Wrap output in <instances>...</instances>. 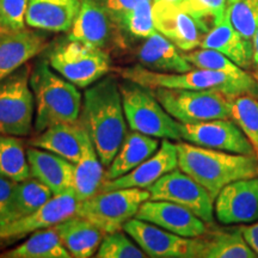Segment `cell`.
Returning a JSON list of instances; mask_svg holds the SVG:
<instances>
[{"instance_id":"cell-1","label":"cell","mask_w":258,"mask_h":258,"mask_svg":"<svg viewBox=\"0 0 258 258\" xmlns=\"http://www.w3.org/2000/svg\"><path fill=\"white\" fill-rule=\"evenodd\" d=\"M80 118L88 129L102 164L108 167L127 134L120 84L114 77H103L86 88Z\"/></svg>"},{"instance_id":"cell-2","label":"cell","mask_w":258,"mask_h":258,"mask_svg":"<svg viewBox=\"0 0 258 258\" xmlns=\"http://www.w3.org/2000/svg\"><path fill=\"white\" fill-rule=\"evenodd\" d=\"M178 167L217 199L221 189L238 179L258 176V158L235 154L190 143L176 144Z\"/></svg>"},{"instance_id":"cell-3","label":"cell","mask_w":258,"mask_h":258,"mask_svg":"<svg viewBox=\"0 0 258 258\" xmlns=\"http://www.w3.org/2000/svg\"><path fill=\"white\" fill-rule=\"evenodd\" d=\"M35 96L34 128L41 133L61 122H76L83 109V95L74 84L53 72L48 61L41 60L30 74Z\"/></svg>"},{"instance_id":"cell-4","label":"cell","mask_w":258,"mask_h":258,"mask_svg":"<svg viewBox=\"0 0 258 258\" xmlns=\"http://www.w3.org/2000/svg\"><path fill=\"white\" fill-rule=\"evenodd\" d=\"M118 74L125 80H131L148 89L215 90L225 93L232 99L243 95L258 96V80L253 77L249 79H238L212 70L198 69L184 73H161L138 64L120 69Z\"/></svg>"},{"instance_id":"cell-5","label":"cell","mask_w":258,"mask_h":258,"mask_svg":"<svg viewBox=\"0 0 258 258\" xmlns=\"http://www.w3.org/2000/svg\"><path fill=\"white\" fill-rule=\"evenodd\" d=\"M120 90L125 121L132 131L158 139H182V123L164 109L150 89L124 79Z\"/></svg>"},{"instance_id":"cell-6","label":"cell","mask_w":258,"mask_h":258,"mask_svg":"<svg viewBox=\"0 0 258 258\" xmlns=\"http://www.w3.org/2000/svg\"><path fill=\"white\" fill-rule=\"evenodd\" d=\"M164 109L183 124L231 118L232 98L215 90L150 89Z\"/></svg>"},{"instance_id":"cell-7","label":"cell","mask_w":258,"mask_h":258,"mask_svg":"<svg viewBox=\"0 0 258 258\" xmlns=\"http://www.w3.org/2000/svg\"><path fill=\"white\" fill-rule=\"evenodd\" d=\"M54 71L77 88L86 89L109 73L110 57L102 48L70 40L61 42L48 55Z\"/></svg>"},{"instance_id":"cell-8","label":"cell","mask_w":258,"mask_h":258,"mask_svg":"<svg viewBox=\"0 0 258 258\" xmlns=\"http://www.w3.org/2000/svg\"><path fill=\"white\" fill-rule=\"evenodd\" d=\"M150 198V191L140 188L98 191L79 202L76 214L98 226L105 234L112 233L123 230L125 222L135 218L140 206Z\"/></svg>"},{"instance_id":"cell-9","label":"cell","mask_w":258,"mask_h":258,"mask_svg":"<svg viewBox=\"0 0 258 258\" xmlns=\"http://www.w3.org/2000/svg\"><path fill=\"white\" fill-rule=\"evenodd\" d=\"M35 111L30 69L24 64L0 80V134L27 137L34 128Z\"/></svg>"},{"instance_id":"cell-10","label":"cell","mask_w":258,"mask_h":258,"mask_svg":"<svg viewBox=\"0 0 258 258\" xmlns=\"http://www.w3.org/2000/svg\"><path fill=\"white\" fill-rule=\"evenodd\" d=\"M148 257L153 258H200L203 239L185 238L172 233L151 222L133 218L123 226Z\"/></svg>"},{"instance_id":"cell-11","label":"cell","mask_w":258,"mask_h":258,"mask_svg":"<svg viewBox=\"0 0 258 258\" xmlns=\"http://www.w3.org/2000/svg\"><path fill=\"white\" fill-rule=\"evenodd\" d=\"M150 200H164L188 208L207 224L214 221V201L205 186L182 170L175 169L148 188Z\"/></svg>"},{"instance_id":"cell-12","label":"cell","mask_w":258,"mask_h":258,"mask_svg":"<svg viewBox=\"0 0 258 258\" xmlns=\"http://www.w3.org/2000/svg\"><path fill=\"white\" fill-rule=\"evenodd\" d=\"M182 139L186 143L245 156H256L252 145L234 121L219 118L200 123L183 124Z\"/></svg>"},{"instance_id":"cell-13","label":"cell","mask_w":258,"mask_h":258,"mask_svg":"<svg viewBox=\"0 0 258 258\" xmlns=\"http://www.w3.org/2000/svg\"><path fill=\"white\" fill-rule=\"evenodd\" d=\"M221 224H251L258 220V176L238 179L219 192L214 205Z\"/></svg>"},{"instance_id":"cell-14","label":"cell","mask_w":258,"mask_h":258,"mask_svg":"<svg viewBox=\"0 0 258 258\" xmlns=\"http://www.w3.org/2000/svg\"><path fill=\"white\" fill-rule=\"evenodd\" d=\"M135 218L159 226L185 238H199L207 233V222L190 209L164 200H147L140 206Z\"/></svg>"},{"instance_id":"cell-15","label":"cell","mask_w":258,"mask_h":258,"mask_svg":"<svg viewBox=\"0 0 258 258\" xmlns=\"http://www.w3.org/2000/svg\"><path fill=\"white\" fill-rule=\"evenodd\" d=\"M156 30L183 51H191L201 46L206 32L196 19L179 5L153 3Z\"/></svg>"},{"instance_id":"cell-16","label":"cell","mask_w":258,"mask_h":258,"mask_svg":"<svg viewBox=\"0 0 258 258\" xmlns=\"http://www.w3.org/2000/svg\"><path fill=\"white\" fill-rule=\"evenodd\" d=\"M177 167H178V152H177L176 144L171 143L169 139H164L156 153L147 158L131 172L118 178L104 180L99 188V191L124 188L148 189L160 177Z\"/></svg>"},{"instance_id":"cell-17","label":"cell","mask_w":258,"mask_h":258,"mask_svg":"<svg viewBox=\"0 0 258 258\" xmlns=\"http://www.w3.org/2000/svg\"><path fill=\"white\" fill-rule=\"evenodd\" d=\"M78 205L79 201L73 189L55 194L32 214L9 222L5 231L6 241L17 240L35 231L53 227L76 214Z\"/></svg>"},{"instance_id":"cell-18","label":"cell","mask_w":258,"mask_h":258,"mask_svg":"<svg viewBox=\"0 0 258 258\" xmlns=\"http://www.w3.org/2000/svg\"><path fill=\"white\" fill-rule=\"evenodd\" d=\"M46 37L30 29L10 30L0 36V80L24 66L46 48Z\"/></svg>"},{"instance_id":"cell-19","label":"cell","mask_w":258,"mask_h":258,"mask_svg":"<svg viewBox=\"0 0 258 258\" xmlns=\"http://www.w3.org/2000/svg\"><path fill=\"white\" fill-rule=\"evenodd\" d=\"M82 0H30L25 15L29 28L50 32L70 31Z\"/></svg>"},{"instance_id":"cell-20","label":"cell","mask_w":258,"mask_h":258,"mask_svg":"<svg viewBox=\"0 0 258 258\" xmlns=\"http://www.w3.org/2000/svg\"><path fill=\"white\" fill-rule=\"evenodd\" d=\"M114 28L117 27L105 10L92 0H82L79 14L69 31V38L103 49L112 40Z\"/></svg>"},{"instance_id":"cell-21","label":"cell","mask_w":258,"mask_h":258,"mask_svg":"<svg viewBox=\"0 0 258 258\" xmlns=\"http://www.w3.org/2000/svg\"><path fill=\"white\" fill-rule=\"evenodd\" d=\"M27 156L31 177L46 184L54 195L73 188L74 164L70 160L32 146L27 150Z\"/></svg>"},{"instance_id":"cell-22","label":"cell","mask_w":258,"mask_h":258,"mask_svg":"<svg viewBox=\"0 0 258 258\" xmlns=\"http://www.w3.org/2000/svg\"><path fill=\"white\" fill-rule=\"evenodd\" d=\"M84 129L85 125L82 118L76 122L55 123L30 140V145L32 147L55 153L76 164L82 154Z\"/></svg>"},{"instance_id":"cell-23","label":"cell","mask_w":258,"mask_h":258,"mask_svg":"<svg viewBox=\"0 0 258 258\" xmlns=\"http://www.w3.org/2000/svg\"><path fill=\"white\" fill-rule=\"evenodd\" d=\"M141 66L161 73H184L191 70L184 55L177 50V47L160 32H153L137 53Z\"/></svg>"},{"instance_id":"cell-24","label":"cell","mask_w":258,"mask_h":258,"mask_svg":"<svg viewBox=\"0 0 258 258\" xmlns=\"http://www.w3.org/2000/svg\"><path fill=\"white\" fill-rule=\"evenodd\" d=\"M71 256L89 258L95 256L105 233L88 219L74 214L54 226Z\"/></svg>"},{"instance_id":"cell-25","label":"cell","mask_w":258,"mask_h":258,"mask_svg":"<svg viewBox=\"0 0 258 258\" xmlns=\"http://www.w3.org/2000/svg\"><path fill=\"white\" fill-rule=\"evenodd\" d=\"M200 47L220 51L241 69H250L252 64L253 48L232 25L227 12L222 21L203 36Z\"/></svg>"},{"instance_id":"cell-26","label":"cell","mask_w":258,"mask_h":258,"mask_svg":"<svg viewBox=\"0 0 258 258\" xmlns=\"http://www.w3.org/2000/svg\"><path fill=\"white\" fill-rule=\"evenodd\" d=\"M104 167L85 127L83 134L82 154L79 160L74 164L72 188L79 202L91 198L99 191V188L104 182Z\"/></svg>"},{"instance_id":"cell-27","label":"cell","mask_w":258,"mask_h":258,"mask_svg":"<svg viewBox=\"0 0 258 258\" xmlns=\"http://www.w3.org/2000/svg\"><path fill=\"white\" fill-rule=\"evenodd\" d=\"M158 138L145 135L139 132H129L116 153L111 164L104 173V180H111L131 172L143 161L157 152L159 148Z\"/></svg>"},{"instance_id":"cell-28","label":"cell","mask_w":258,"mask_h":258,"mask_svg":"<svg viewBox=\"0 0 258 258\" xmlns=\"http://www.w3.org/2000/svg\"><path fill=\"white\" fill-rule=\"evenodd\" d=\"M55 227L32 232L23 244L0 254V258H71Z\"/></svg>"},{"instance_id":"cell-29","label":"cell","mask_w":258,"mask_h":258,"mask_svg":"<svg viewBox=\"0 0 258 258\" xmlns=\"http://www.w3.org/2000/svg\"><path fill=\"white\" fill-rule=\"evenodd\" d=\"M257 254L247 244L240 227L219 231L203 239L200 258H256Z\"/></svg>"},{"instance_id":"cell-30","label":"cell","mask_w":258,"mask_h":258,"mask_svg":"<svg viewBox=\"0 0 258 258\" xmlns=\"http://www.w3.org/2000/svg\"><path fill=\"white\" fill-rule=\"evenodd\" d=\"M0 175L15 182L31 177L27 151L18 137L0 134Z\"/></svg>"},{"instance_id":"cell-31","label":"cell","mask_w":258,"mask_h":258,"mask_svg":"<svg viewBox=\"0 0 258 258\" xmlns=\"http://www.w3.org/2000/svg\"><path fill=\"white\" fill-rule=\"evenodd\" d=\"M53 195L51 190L35 177L18 182L12 201V220L32 214L49 201Z\"/></svg>"},{"instance_id":"cell-32","label":"cell","mask_w":258,"mask_h":258,"mask_svg":"<svg viewBox=\"0 0 258 258\" xmlns=\"http://www.w3.org/2000/svg\"><path fill=\"white\" fill-rule=\"evenodd\" d=\"M231 118L249 139L258 158V96L243 95L232 99Z\"/></svg>"},{"instance_id":"cell-33","label":"cell","mask_w":258,"mask_h":258,"mask_svg":"<svg viewBox=\"0 0 258 258\" xmlns=\"http://www.w3.org/2000/svg\"><path fill=\"white\" fill-rule=\"evenodd\" d=\"M183 55L189 63H191V66L198 67V69L217 71V72L226 73L238 79H249L252 77L245 72L244 69L233 62L230 57L218 50L202 48L200 50H191L189 53L186 51V54H183Z\"/></svg>"},{"instance_id":"cell-34","label":"cell","mask_w":258,"mask_h":258,"mask_svg":"<svg viewBox=\"0 0 258 258\" xmlns=\"http://www.w3.org/2000/svg\"><path fill=\"white\" fill-rule=\"evenodd\" d=\"M227 12L231 23L250 46L258 23V0H227Z\"/></svg>"},{"instance_id":"cell-35","label":"cell","mask_w":258,"mask_h":258,"mask_svg":"<svg viewBox=\"0 0 258 258\" xmlns=\"http://www.w3.org/2000/svg\"><path fill=\"white\" fill-rule=\"evenodd\" d=\"M118 29L139 38H146L156 32L152 0H143L129 10L118 23Z\"/></svg>"},{"instance_id":"cell-36","label":"cell","mask_w":258,"mask_h":258,"mask_svg":"<svg viewBox=\"0 0 258 258\" xmlns=\"http://www.w3.org/2000/svg\"><path fill=\"white\" fill-rule=\"evenodd\" d=\"M98 258H144V252L127 232L116 231L104 235L95 254Z\"/></svg>"},{"instance_id":"cell-37","label":"cell","mask_w":258,"mask_h":258,"mask_svg":"<svg viewBox=\"0 0 258 258\" xmlns=\"http://www.w3.org/2000/svg\"><path fill=\"white\" fill-rule=\"evenodd\" d=\"M179 6L191 15L207 34L225 17L227 0H182Z\"/></svg>"},{"instance_id":"cell-38","label":"cell","mask_w":258,"mask_h":258,"mask_svg":"<svg viewBox=\"0 0 258 258\" xmlns=\"http://www.w3.org/2000/svg\"><path fill=\"white\" fill-rule=\"evenodd\" d=\"M30 0H0V19L9 30L24 29Z\"/></svg>"},{"instance_id":"cell-39","label":"cell","mask_w":258,"mask_h":258,"mask_svg":"<svg viewBox=\"0 0 258 258\" xmlns=\"http://www.w3.org/2000/svg\"><path fill=\"white\" fill-rule=\"evenodd\" d=\"M92 2L105 10L106 14L110 16L116 27L118 28V23L123 16L143 0H92Z\"/></svg>"},{"instance_id":"cell-40","label":"cell","mask_w":258,"mask_h":258,"mask_svg":"<svg viewBox=\"0 0 258 258\" xmlns=\"http://www.w3.org/2000/svg\"><path fill=\"white\" fill-rule=\"evenodd\" d=\"M18 182L0 175V217L12 220V201Z\"/></svg>"},{"instance_id":"cell-41","label":"cell","mask_w":258,"mask_h":258,"mask_svg":"<svg viewBox=\"0 0 258 258\" xmlns=\"http://www.w3.org/2000/svg\"><path fill=\"white\" fill-rule=\"evenodd\" d=\"M240 230L247 244L250 245V247L256 252L258 257V222H254L253 225L250 226H241Z\"/></svg>"},{"instance_id":"cell-42","label":"cell","mask_w":258,"mask_h":258,"mask_svg":"<svg viewBox=\"0 0 258 258\" xmlns=\"http://www.w3.org/2000/svg\"><path fill=\"white\" fill-rule=\"evenodd\" d=\"M252 64L254 66V70L257 71L258 74V23L256 28V32L253 36V55H252Z\"/></svg>"},{"instance_id":"cell-43","label":"cell","mask_w":258,"mask_h":258,"mask_svg":"<svg viewBox=\"0 0 258 258\" xmlns=\"http://www.w3.org/2000/svg\"><path fill=\"white\" fill-rule=\"evenodd\" d=\"M9 222H11L9 219L0 217V244L8 243V241H6V238H5V231H6V226H8Z\"/></svg>"},{"instance_id":"cell-44","label":"cell","mask_w":258,"mask_h":258,"mask_svg":"<svg viewBox=\"0 0 258 258\" xmlns=\"http://www.w3.org/2000/svg\"><path fill=\"white\" fill-rule=\"evenodd\" d=\"M153 3H169V4L180 5L182 0H153Z\"/></svg>"},{"instance_id":"cell-45","label":"cell","mask_w":258,"mask_h":258,"mask_svg":"<svg viewBox=\"0 0 258 258\" xmlns=\"http://www.w3.org/2000/svg\"><path fill=\"white\" fill-rule=\"evenodd\" d=\"M8 31H10V30L5 27V24L3 23L2 19H0V36H2V35H4L5 32H8Z\"/></svg>"}]
</instances>
